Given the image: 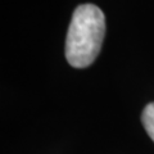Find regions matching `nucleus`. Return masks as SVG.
Instances as JSON below:
<instances>
[{
	"label": "nucleus",
	"mask_w": 154,
	"mask_h": 154,
	"mask_svg": "<svg viewBox=\"0 0 154 154\" xmlns=\"http://www.w3.org/2000/svg\"><path fill=\"white\" fill-rule=\"evenodd\" d=\"M105 33V18L94 4L79 5L66 38V58L75 68H85L98 57Z\"/></svg>",
	"instance_id": "nucleus-1"
},
{
	"label": "nucleus",
	"mask_w": 154,
	"mask_h": 154,
	"mask_svg": "<svg viewBox=\"0 0 154 154\" xmlns=\"http://www.w3.org/2000/svg\"><path fill=\"white\" fill-rule=\"evenodd\" d=\"M141 119H143L144 127H145V131L154 141V103L148 104L145 107L141 116Z\"/></svg>",
	"instance_id": "nucleus-2"
}]
</instances>
